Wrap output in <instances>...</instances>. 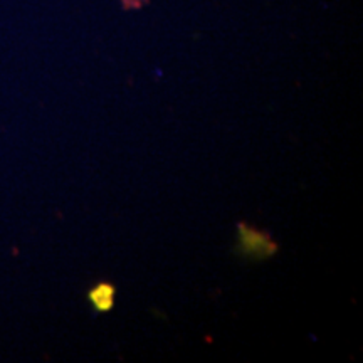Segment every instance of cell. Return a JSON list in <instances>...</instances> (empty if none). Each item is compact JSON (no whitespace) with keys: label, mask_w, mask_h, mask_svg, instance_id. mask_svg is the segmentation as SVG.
<instances>
[{"label":"cell","mask_w":363,"mask_h":363,"mask_svg":"<svg viewBox=\"0 0 363 363\" xmlns=\"http://www.w3.org/2000/svg\"><path fill=\"white\" fill-rule=\"evenodd\" d=\"M238 251L246 257H251V259H267L272 254L278 252V244L269 238V234L261 233V230L242 224V222L238 225Z\"/></svg>","instance_id":"cell-1"},{"label":"cell","mask_w":363,"mask_h":363,"mask_svg":"<svg viewBox=\"0 0 363 363\" xmlns=\"http://www.w3.org/2000/svg\"><path fill=\"white\" fill-rule=\"evenodd\" d=\"M88 299L91 306L98 313H108L113 310L116 299V288L110 283H99L91 288L88 293Z\"/></svg>","instance_id":"cell-2"},{"label":"cell","mask_w":363,"mask_h":363,"mask_svg":"<svg viewBox=\"0 0 363 363\" xmlns=\"http://www.w3.org/2000/svg\"><path fill=\"white\" fill-rule=\"evenodd\" d=\"M123 2H125V7L126 9H133V7L143 6L145 0H123Z\"/></svg>","instance_id":"cell-3"}]
</instances>
